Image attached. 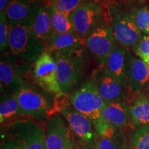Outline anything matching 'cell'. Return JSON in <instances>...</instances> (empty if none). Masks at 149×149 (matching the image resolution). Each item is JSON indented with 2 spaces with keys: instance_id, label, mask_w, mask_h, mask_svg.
<instances>
[{
  "instance_id": "1",
  "label": "cell",
  "mask_w": 149,
  "mask_h": 149,
  "mask_svg": "<svg viewBox=\"0 0 149 149\" xmlns=\"http://www.w3.org/2000/svg\"><path fill=\"white\" fill-rule=\"evenodd\" d=\"M46 44L35 34L33 25H10L8 49L13 55L32 63L46 51Z\"/></svg>"
},
{
  "instance_id": "2",
  "label": "cell",
  "mask_w": 149,
  "mask_h": 149,
  "mask_svg": "<svg viewBox=\"0 0 149 149\" xmlns=\"http://www.w3.org/2000/svg\"><path fill=\"white\" fill-rule=\"evenodd\" d=\"M51 54L56 63L59 86L66 93L79 81L84 72V48L64 50Z\"/></svg>"
},
{
  "instance_id": "3",
  "label": "cell",
  "mask_w": 149,
  "mask_h": 149,
  "mask_svg": "<svg viewBox=\"0 0 149 149\" xmlns=\"http://www.w3.org/2000/svg\"><path fill=\"white\" fill-rule=\"evenodd\" d=\"M24 115L44 118L53 111L55 101L53 95L40 86L26 81L14 90Z\"/></svg>"
},
{
  "instance_id": "4",
  "label": "cell",
  "mask_w": 149,
  "mask_h": 149,
  "mask_svg": "<svg viewBox=\"0 0 149 149\" xmlns=\"http://www.w3.org/2000/svg\"><path fill=\"white\" fill-rule=\"evenodd\" d=\"M70 102L74 109L88 117L92 122L102 117V111L106 105L92 79L73 91L70 95Z\"/></svg>"
},
{
  "instance_id": "5",
  "label": "cell",
  "mask_w": 149,
  "mask_h": 149,
  "mask_svg": "<svg viewBox=\"0 0 149 149\" xmlns=\"http://www.w3.org/2000/svg\"><path fill=\"white\" fill-rule=\"evenodd\" d=\"M31 63L5 52L1 55L0 81L1 91H13L26 81V77L31 69Z\"/></svg>"
},
{
  "instance_id": "6",
  "label": "cell",
  "mask_w": 149,
  "mask_h": 149,
  "mask_svg": "<svg viewBox=\"0 0 149 149\" xmlns=\"http://www.w3.org/2000/svg\"><path fill=\"white\" fill-rule=\"evenodd\" d=\"M116 44L111 26L101 22L86 39V48L100 67H104Z\"/></svg>"
},
{
  "instance_id": "7",
  "label": "cell",
  "mask_w": 149,
  "mask_h": 149,
  "mask_svg": "<svg viewBox=\"0 0 149 149\" xmlns=\"http://www.w3.org/2000/svg\"><path fill=\"white\" fill-rule=\"evenodd\" d=\"M61 114L66 120L74 136L77 137L84 149H93L97 134L88 117L81 114L72 106H63Z\"/></svg>"
},
{
  "instance_id": "8",
  "label": "cell",
  "mask_w": 149,
  "mask_h": 149,
  "mask_svg": "<svg viewBox=\"0 0 149 149\" xmlns=\"http://www.w3.org/2000/svg\"><path fill=\"white\" fill-rule=\"evenodd\" d=\"M101 5L95 1H87L69 15L74 33L86 40L93 30L101 23Z\"/></svg>"
},
{
  "instance_id": "9",
  "label": "cell",
  "mask_w": 149,
  "mask_h": 149,
  "mask_svg": "<svg viewBox=\"0 0 149 149\" xmlns=\"http://www.w3.org/2000/svg\"><path fill=\"white\" fill-rule=\"evenodd\" d=\"M34 76L39 86L56 97L64 95L57 79V66L53 55L47 51L35 61Z\"/></svg>"
},
{
  "instance_id": "10",
  "label": "cell",
  "mask_w": 149,
  "mask_h": 149,
  "mask_svg": "<svg viewBox=\"0 0 149 149\" xmlns=\"http://www.w3.org/2000/svg\"><path fill=\"white\" fill-rule=\"evenodd\" d=\"M46 149H68L76 146V139L69 126L59 114L48 118L45 128Z\"/></svg>"
},
{
  "instance_id": "11",
  "label": "cell",
  "mask_w": 149,
  "mask_h": 149,
  "mask_svg": "<svg viewBox=\"0 0 149 149\" xmlns=\"http://www.w3.org/2000/svg\"><path fill=\"white\" fill-rule=\"evenodd\" d=\"M111 26L115 41L126 48L134 47L141 38V32L129 14H115L111 18Z\"/></svg>"
},
{
  "instance_id": "12",
  "label": "cell",
  "mask_w": 149,
  "mask_h": 149,
  "mask_svg": "<svg viewBox=\"0 0 149 149\" xmlns=\"http://www.w3.org/2000/svg\"><path fill=\"white\" fill-rule=\"evenodd\" d=\"M40 3V0H10L4 10L9 24L33 25Z\"/></svg>"
},
{
  "instance_id": "13",
  "label": "cell",
  "mask_w": 149,
  "mask_h": 149,
  "mask_svg": "<svg viewBox=\"0 0 149 149\" xmlns=\"http://www.w3.org/2000/svg\"><path fill=\"white\" fill-rule=\"evenodd\" d=\"M93 82L106 104L125 100L126 87L103 68L93 74Z\"/></svg>"
},
{
  "instance_id": "14",
  "label": "cell",
  "mask_w": 149,
  "mask_h": 149,
  "mask_svg": "<svg viewBox=\"0 0 149 149\" xmlns=\"http://www.w3.org/2000/svg\"><path fill=\"white\" fill-rule=\"evenodd\" d=\"M149 80V64L133 55L127 53L126 62V88L139 93L147 86Z\"/></svg>"
},
{
  "instance_id": "15",
  "label": "cell",
  "mask_w": 149,
  "mask_h": 149,
  "mask_svg": "<svg viewBox=\"0 0 149 149\" xmlns=\"http://www.w3.org/2000/svg\"><path fill=\"white\" fill-rule=\"evenodd\" d=\"M128 51L124 46H115L104 65L105 69L126 88V62Z\"/></svg>"
},
{
  "instance_id": "16",
  "label": "cell",
  "mask_w": 149,
  "mask_h": 149,
  "mask_svg": "<svg viewBox=\"0 0 149 149\" xmlns=\"http://www.w3.org/2000/svg\"><path fill=\"white\" fill-rule=\"evenodd\" d=\"M102 117L117 129L124 128L130 122V107L125 100L106 104L102 113Z\"/></svg>"
},
{
  "instance_id": "17",
  "label": "cell",
  "mask_w": 149,
  "mask_h": 149,
  "mask_svg": "<svg viewBox=\"0 0 149 149\" xmlns=\"http://www.w3.org/2000/svg\"><path fill=\"white\" fill-rule=\"evenodd\" d=\"M33 28L38 38L46 46L55 33L52 25L51 2H45L40 5Z\"/></svg>"
},
{
  "instance_id": "18",
  "label": "cell",
  "mask_w": 149,
  "mask_h": 149,
  "mask_svg": "<svg viewBox=\"0 0 149 149\" xmlns=\"http://www.w3.org/2000/svg\"><path fill=\"white\" fill-rule=\"evenodd\" d=\"M26 149H46L45 132L40 124L29 120H19Z\"/></svg>"
},
{
  "instance_id": "19",
  "label": "cell",
  "mask_w": 149,
  "mask_h": 149,
  "mask_svg": "<svg viewBox=\"0 0 149 149\" xmlns=\"http://www.w3.org/2000/svg\"><path fill=\"white\" fill-rule=\"evenodd\" d=\"M86 47V40L81 38L75 33L57 34L54 33L46 44V51L49 53L64 50L77 49Z\"/></svg>"
},
{
  "instance_id": "20",
  "label": "cell",
  "mask_w": 149,
  "mask_h": 149,
  "mask_svg": "<svg viewBox=\"0 0 149 149\" xmlns=\"http://www.w3.org/2000/svg\"><path fill=\"white\" fill-rule=\"evenodd\" d=\"M0 149H26L19 120L11 122L1 128Z\"/></svg>"
},
{
  "instance_id": "21",
  "label": "cell",
  "mask_w": 149,
  "mask_h": 149,
  "mask_svg": "<svg viewBox=\"0 0 149 149\" xmlns=\"http://www.w3.org/2000/svg\"><path fill=\"white\" fill-rule=\"evenodd\" d=\"M130 122L133 128L149 126V97L140 95L130 107Z\"/></svg>"
},
{
  "instance_id": "22",
  "label": "cell",
  "mask_w": 149,
  "mask_h": 149,
  "mask_svg": "<svg viewBox=\"0 0 149 149\" xmlns=\"http://www.w3.org/2000/svg\"><path fill=\"white\" fill-rule=\"evenodd\" d=\"M0 103L1 124L23 115L19 104L13 91H1Z\"/></svg>"
},
{
  "instance_id": "23",
  "label": "cell",
  "mask_w": 149,
  "mask_h": 149,
  "mask_svg": "<svg viewBox=\"0 0 149 149\" xmlns=\"http://www.w3.org/2000/svg\"><path fill=\"white\" fill-rule=\"evenodd\" d=\"M51 8L52 25L55 33L62 34V33H74L69 15H67L57 10L51 5Z\"/></svg>"
},
{
  "instance_id": "24",
  "label": "cell",
  "mask_w": 149,
  "mask_h": 149,
  "mask_svg": "<svg viewBox=\"0 0 149 149\" xmlns=\"http://www.w3.org/2000/svg\"><path fill=\"white\" fill-rule=\"evenodd\" d=\"M126 137L124 130L114 138L97 137L93 149H127Z\"/></svg>"
},
{
  "instance_id": "25",
  "label": "cell",
  "mask_w": 149,
  "mask_h": 149,
  "mask_svg": "<svg viewBox=\"0 0 149 149\" xmlns=\"http://www.w3.org/2000/svg\"><path fill=\"white\" fill-rule=\"evenodd\" d=\"M129 149H149V126L135 129L130 136Z\"/></svg>"
},
{
  "instance_id": "26",
  "label": "cell",
  "mask_w": 149,
  "mask_h": 149,
  "mask_svg": "<svg viewBox=\"0 0 149 149\" xmlns=\"http://www.w3.org/2000/svg\"><path fill=\"white\" fill-rule=\"evenodd\" d=\"M129 15L139 31L144 34L149 35V8L142 7L135 9Z\"/></svg>"
},
{
  "instance_id": "27",
  "label": "cell",
  "mask_w": 149,
  "mask_h": 149,
  "mask_svg": "<svg viewBox=\"0 0 149 149\" xmlns=\"http://www.w3.org/2000/svg\"><path fill=\"white\" fill-rule=\"evenodd\" d=\"M93 124L97 135L102 137L114 138L120 135L122 130H124L117 129L109 122L104 120L103 117L93 122Z\"/></svg>"
},
{
  "instance_id": "28",
  "label": "cell",
  "mask_w": 149,
  "mask_h": 149,
  "mask_svg": "<svg viewBox=\"0 0 149 149\" xmlns=\"http://www.w3.org/2000/svg\"><path fill=\"white\" fill-rule=\"evenodd\" d=\"M91 0H51V5L56 10L69 15L74 10Z\"/></svg>"
},
{
  "instance_id": "29",
  "label": "cell",
  "mask_w": 149,
  "mask_h": 149,
  "mask_svg": "<svg viewBox=\"0 0 149 149\" xmlns=\"http://www.w3.org/2000/svg\"><path fill=\"white\" fill-rule=\"evenodd\" d=\"M10 24L5 11L0 13V51L2 54L8 49V35Z\"/></svg>"
},
{
  "instance_id": "30",
  "label": "cell",
  "mask_w": 149,
  "mask_h": 149,
  "mask_svg": "<svg viewBox=\"0 0 149 149\" xmlns=\"http://www.w3.org/2000/svg\"><path fill=\"white\" fill-rule=\"evenodd\" d=\"M134 53L137 57L147 63L149 58V35L141 37L134 46Z\"/></svg>"
},
{
  "instance_id": "31",
  "label": "cell",
  "mask_w": 149,
  "mask_h": 149,
  "mask_svg": "<svg viewBox=\"0 0 149 149\" xmlns=\"http://www.w3.org/2000/svg\"><path fill=\"white\" fill-rule=\"evenodd\" d=\"M10 0H0V13L6 10L7 5L8 4Z\"/></svg>"
},
{
  "instance_id": "32",
  "label": "cell",
  "mask_w": 149,
  "mask_h": 149,
  "mask_svg": "<svg viewBox=\"0 0 149 149\" xmlns=\"http://www.w3.org/2000/svg\"><path fill=\"white\" fill-rule=\"evenodd\" d=\"M68 149H79V148L77 146V145H76V146H74L71 147V148H68Z\"/></svg>"
},
{
  "instance_id": "33",
  "label": "cell",
  "mask_w": 149,
  "mask_h": 149,
  "mask_svg": "<svg viewBox=\"0 0 149 149\" xmlns=\"http://www.w3.org/2000/svg\"><path fill=\"white\" fill-rule=\"evenodd\" d=\"M147 90L149 91V80H148V84H147Z\"/></svg>"
},
{
  "instance_id": "34",
  "label": "cell",
  "mask_w": 149,
  "mask_h": 149,
  "mask_svg": "<svg viewBox=\"0 0 149 149\" xmlns=\"http://www.w3.org/2000/svg\"><path fill=\"white\" fill-rule=\"evenodd\" d=\"M44 1H45V2H51V0H44Z\"/></svg>"
},
{
  "instance_id": "35",
  "label": "cell",
  "mask_w": 149,
  "mask_h": 149,
  "mask_svg": "<svg viewBox=\"0 0 149 149\" xmlns=\"http://www.w3.org/2000/svg\"><path fill=\"white\" fill-rule=\"evenodd\" d=\"M147 64H149V58H148V61H147Z\"/></svg>"
}]
</instances>
